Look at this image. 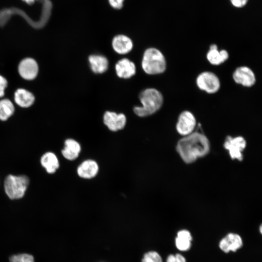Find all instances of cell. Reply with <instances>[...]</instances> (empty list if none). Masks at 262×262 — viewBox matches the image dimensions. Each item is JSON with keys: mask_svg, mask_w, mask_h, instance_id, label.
I'll return each instance as SVG.
<instances>
[{"mask_svg": "<svg viewBox=\"0 0 262 262\" xmlns=\"http://www.w3.org/2000/svg\"><path fill=\"white\" fill-rule=\"evenodd\" d=\"M124 0H108L110 5L115 9H121L123 6Z\"/></svg>", "mask_w": 262, "mask_h": 262, "instance_id": "484cf974", "label": "cell"}, {"mask_svg": "<svg viewBox=\"0 0 262 262\" xmlns=\"http://www.w3.org/2000/svg\"><path fill=\"white\" fill-rule=\"evenodd\" d=\"M141 106L134 108L135 114L139 116L145 117L157 111L162 106L163 98L161 93L154 88H147L143 91L139 96Z\"/></svg>", "mask_w": 262, "mask_h": 262, "instance_id": "7a4b0ae2", "label": "cell"}, {"mask_svg": "<svg viewBox=\"0 0 262 262\" xmlns=\"http://www.w3.org/2000/svg\"><path fill=\"white\" fill-rule=\"evenodd\" d=\"M40 163L46 172L49 174L55 173L60 166L58 157L51 151H48L44 153L40 157Z\"/></svg>", "mask_w": 262, "mask_h": 262, "instance_id": "4fadbf2b", "label": "cell"}, {"mask_svg": "<svg viewBox=\"0 0 262 262\" xmlns=\"http://www.w3.org/2000/svg\"><path fill=\"white\" fill-rule=\"evenodd\" d=\"M24 2H25L26 3H27L29 5H32L33 3H34L35 0H22Z\"/></svg>", "mask_w": 262, "mask_h": 262, "instance_id": "f1b7e54d", "label": "cell"}, {"mask_svg": "<svg viewBox=\"0 0 262 262\" xmlns=\"http://www.w3.org/2000/svg\"><path fill=\"white\" fill-rule=\"evenodd\" d=\"M191 241L192 240L188 238L177 237L175 239L176 246L180 250L187 251L191 247Z\"/></svg>", "mask_w": 262, "mask_h": 262, "instance_id": "44dd1931", "label": "cell"}, {"mask_svg": "<svg viewBox=\"0 0 262 262\" xmlns=\"http://www.w3.org/2000/svg\"><path fill=\"white\" fill-rule=\"evenodd\" d=\"M229 57L228 52L225 50L218 51L217 46L215 44L210 46L207 53V58L212 65H219L226 61Z\"/></svg>", "mask_w": 262, "mask_h": 262, "instance_id": "ac0fdd59", "label": "cell"}, {"mask_svg": "<svg viewBox=\"0 0 262 262\" xmlns=\"http://www.w3.org/2000/svg\"><path fill=\"white\" fill-rule=\"evenodd\" d=\"M262 226H260V230L261 233H262Z\"/></svg>", "mask_w": 262, "mask_h": 262, "instance_id": "f546056e", "label": "cell"}, {"mask_svg": "<svg viewBox=\"0 0 262 262\" xmlns=\"http://www.w3.org/2000/svg\"><path fill=\"white\" fill-rule=\"evenodd\" d=\"M166 262H186L185 258L180 254L169 255L166 260Z\"/></svg>", "mask_w": 262, "mask_h": 262, "instance_id": "cb8c5ba5", "label": "cell"}, {"mask_svg": "<svg viewBox=\"0 0 262 262\" xmlns=\"http://www.w3.org/2000/svg\"><path fill=\"white\" fill-rule=\"evenodd\" d=\"M14 100L19 107L27 108L33 104L35 97L29 90L20 88L17 89L14 93Z\"/></svg>", "mask_w": 262, "mask_h": 262, "instance_id": "9a60e30c", "label": "cell"}, {"mask_svg": "<svg viewBox=\"0 0 262 262\" xmlns=\"http://www.w3.org/2000/svg\"><path fill=\"white\" fill-rule=\"evenodd\" d=\"M115 68L117 75L124 79L131 78L136 72L134 64L127 58L118 61L115 65Z\"/></svg>", "mask_w": 262, "mask_h": 262, "instance_id": "5bb4252c", "label": "cell"}, {"mask_svg": "<svg viewBox=\"0 0 262 262\" xmlns=\"http://www.w3.org/2000/svg\"><path fill=\"white\" fill-rule=\"evenodd\" d=\"M98 171L97 163L93 160L83 162L77 168L78 175L82 178L91 179L94 177Z\"/></svg>", "mask_w": 262, "mask_h": 262, "instance_id": "e0dca14e", "label": "cell"}, {"mask_svg": "<svg viewBox=\"0 0 262 262\" xmlns=\"http://www.w3.org/2000/svg\"><path fill=\"white\" fill-rule=\"evenodd\" d=\"M233 6L236 7H242L245 6L248 0H230Z\"/></svg>", "mask_w": 262, "mask_h": 262, "instance_id": "83f0119b", "label": "cell"}, {"mask_svg": "<svg viewBox=\"0 0 262 262\" xmlns=\"http://www.w3.org/2000/svg\"><path fill=\"white\" fill-rule=\"evenodd\" d=\"M176 149L182 160L190 164L209 153L210 143L204 134L192 132L178 141Z\"/></svg>", "mask_w": 262, "mask_h": 262, "instance_id": "6da1fadb", "label": "cell"}, {"mask_svg": "<svg viewBox=\"0 0 262 262\" xmlns=\"http://www.w3.org/2000/svg\"><path fill=\"white\" fill-rule=\"evenodd\" d=\"M18 72L22 79L27 81L33 80L36 78L38 74V64L32 58H25L19 63Z\"/></svg>", "mask_w": 262, "mask_h": 262, "instance_id": "52a82bcc", "label": "cell"}, {"mask_svg": "<svg viewBox=\"0 0 262 262\" xmlns=\"http://www.w3.org/2000/svg\"><path fill=\"white\" fill-rule=\"evenodd\" d=\"M142 66L144 71L150 75L162 73L166 68V62L164 55L155 48H148L145 51Z\"/></svg>", "mask_w": 262, "mask_h": 262, "instance_id": "277c9868", "label": "cell"}, {"mask_svg": "<svg viewBox=\"0 0 262 262\" xmlns=\"http://www.w3.org/2000/svg\"><path fill=\"white\" fill-rule=\"evenodd\" d=\"M142 262H163L160 255L156 251H151L145 253Z\"/></svg>", "mask_w": 262, "mask_h": 262, "instance_id": "7402d4cb", "label": "cell"}, {"mask_svg": "<svg viewBox=\"0 0 262 262\" xmlns=\"http://www.w3.org/2000/svg\"><path fill=\"white\" fill-rule=\"evenodd\" d=\"M198 88L208 93L216 92L220 88V81L217 76L209 71L200 73L196 78Z\"/></svg>", "mask_w": 262, "mask_h": 262, "instance_id": "5b68a950", "label": "cell"}, {"mask_svg": "<svg viewBox=\"0 0 262 262\" xmlns=\"http://www.w3.org/2000/svg\"><path fill=\"white\" fill-rule=\"evenodd\" d=\"M177 237L186 238L192 240L191 233L189 231L185 229L180 230L177 233Z\"/></svg>", "mask_w": 262, "mask_h": 262, "instance_id": "4316f807", "label": "cell"}, {"mask_svg": "<svg viewBox=\"0 0 262 262\" xmlns=\"http://www.w3.org/2000/svg\"><path fill=\"white\" fill-rule=\"evenodd\" d=\"M196 124L194 115L189 111L182 112L179 115L176 129L179 134L186 136L192 133Z\"/></svg>", "mask_w": 262, "mask_h": 262, "instance_id": "ba28073f", "label": "cell"}, {"mask_svg": "<svg viewBox=\"0 0 262 262\" xmlns=\"http://www.w3.org/2000/svg\"><path fill=\"white\" fill-rule=\"evenodd\" d=\"M243 241L241 237L235 233H229L219 243L220 248L224 252H235L242 247Z\"/></svg>", "mask_w": 262, "mask_h": 262, "instance_id": "8fae6325", "label": "cell"}, {"mask_svg": "<svg viewBox=\"0 0 262 262\" xmlns=\"http://www.w3.org/2000/svg\"></svg>", "mask_w": 262, "mask_h": 262, "instance_id": "4dcf8cb0", "label": "cell"}, {"mask_svg": "<svg viewBox=\"0 0 262 262\" xmlns=\"http://www.w3.org/2000/svg\"><path fill=\"white\" fill-rule=\"evenodd\" d=\"M91 68L95 73H102L108 69V61L104 56L91 55L88 58Z\"/></svg>", "mask_w": 262, "mask_h": 262, "instance_id": "d6986e66", "label": "cell"}, {"mask_svg": "<svg viewBox=\"0 0 262 262\" xmlns=\"http://www.w3.org/2000/svg\"><path fill=\"white\" fill-rule=\"evenodd\" d=\"M15 108L13 102L8 98L0 100V121L6 122L14 115Z\"/></svg>", "mask_w": 262, "mask_h": 262, "instance_id": "ffe728a7", "label": "cell"}, {"mask_svg": "<svg viewBox=\"0 0 262 262\" xmlns=\"http://www.w3.org/2000/svg\"><path fill=\"white\" fill-rule=\"evenodd\" d=\"M10 262H34V258L28 254H20L11 256Z\"/></svg>", "mask_w": 262, "mask_h": 262, "instance_id": "603a6c76", "label": "cell"}, {"mask_svg": "<svg viewBox=\"0 0 262 262\" xmlns=\"http://www.w3.org/2000/svg\"><path fill=\"white\" fill-rule=\"evenodd\" d=\"M29 183V179L26 175L9 174L3 181L4 190L9 199H20L24 197Z\"/></svg>", "mask_w": 262, "mask_h": 262, "instance_id": "3957f363", "label": "cell"}, {"mask_svg": "<svg viewBox=\"0 0 262 262\" xmlns=\"http://www.w3.org/2000/svg\"><path fill=\"white\" fill-rule=\"evenodd\" d=\"M233 78L236 83L246 87L252 86L256 81L253 72L246 66L236 68L233 74Z\"/></svg>", "mask_w": 262, "mask_h": 262, "instance_id": "30bf717a", "label": "cell"}, {"mask_svg": "<svg viewBox=\"0 0 262 262\" xmlns=\"http://www.w3.org/2000/svg\"><path fill=\"white\" fill-rule=\"evenodd\" d=\"M246 146V141L241 136L232 137L228 136L224 144L225 148L229 151L231 158L242 161L243 158L242 152Z\"/></svg>", "mask_w": 262, "mask_h": 262, "instance_id": "8992f818", "label": "cell"}, {"mask_svg": "<svg viewBox=\"0 0 262 262\" xmlns=\"http://www.w3.org/2000/svg\"><path fill=\"white\" fill-rule=\"evenodd\" d=\"M8 85V82L3 76L0 75V98L5 95V91Z\"/></svg>", "mask_w": 262, "mask_h": 262, "instance_id": "d4e9b609", "label": "cell"}, {"mask_svg": "<svg viewBox=\"0 0 262 262\" xmlns=\"http://www.w3.org/2000/svg\"><path fill=\"white\" fill-rule=\"evenodd\" d=\"M81 151V146L76 140L67 138L64 142L63 148L61 150V153L66 160L73 161L78 156Z\"/></svg>", "mask_w": 262, "mask_h": 262, "instance_id": "7c38bea8", "label": "cell"}, {"mask_svg": "<svg viewBox=\"0 0 262 262\" xmlns=\"http://www.w3.org/2000/svg\"><path fill=\"white\" fill-rule=\"evenodd\" d=\"M103 121L110 130L115 131L124 128L126 123V117L123 114L107 111L104 115Z\"/></svg>", "mask_w": 262, "mask_h": 262, "instance_id": "9c48e42d", "label": "cell"}, {"mask_svg": "<svg viewBox=\"0 0 262 262\" xmlns=\"http://www.w3.org/2000/svg\"><path fill=\"white\" fill-rule=\"evenodd\" d=\"M112 46L115 52L119 54H124L131 50L133 43L131 40L127 36L119 34L114 37Z\"/></svg>", "mask_w": 262, "mask_h": 262, "instance_id": "2e32d148", "label": "cell"}]
</instances>
